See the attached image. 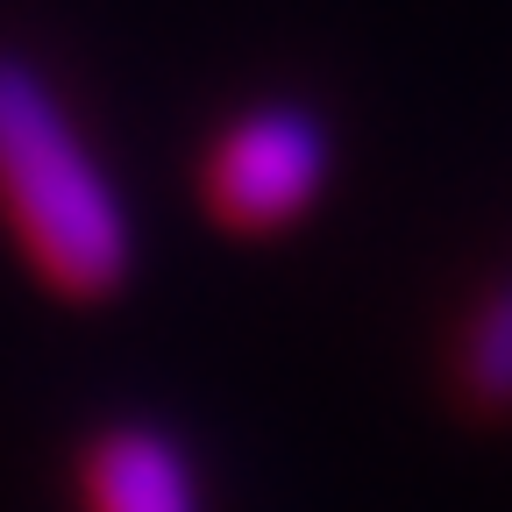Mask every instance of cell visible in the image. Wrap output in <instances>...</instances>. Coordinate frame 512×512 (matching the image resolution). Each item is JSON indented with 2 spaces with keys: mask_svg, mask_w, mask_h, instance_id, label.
<instances>
[{
  "mask_svg": "<svg viewBox=\"0 0 512 512\" xmlns=\"http://www.w3.org/2000/svg\"><path fill=\"white\" fill-rule=\"evenodd\" d=\"M86 512H200L185 448L157 427H107L86 448Z\"/></svg>",
  "mask_w": 512,
  "mask_h": 512,
  "instance_id": "obj_3",
  "label": "cell"
},
{
  "mask_svg": "<svg viewBox=\"0 0 512 512\" xmlns=\"http://www.w3.org/2000/svg\"><path fill=\"white\" fill-rule=\"evenodd\" d=\"M456 392L470 413H512V278L484 292L456 349Z\"/></svg>",
  "mask_w": 512,
  "mask_h": 512,
  "instance_id": "obj_4",
  "label": "cell"
},
{
  "mask_svg": "<svg viewBox=\"0 0 512 512\" xmlns=\"http://www.w3.org/2000/svg\"><path fill=\"white\" fill-rule=\"evenodd\" d=\"M0 207L29 264L72 299L128 278V207L22 57H0Z\"/></svg>",
  "mask_w": 512,
  "mask_h": 512,
  "instance_id": "obj_1",
  "label": "cell"
},
{
  "mask_svg": "<svg viewBox=\"0 0 512 512\" xmlns=\"http://www.w3.org/2000/svg\"><path fill=\"white\" fill-rule=\"evenodd\" d=\"M328 185V136L320 121L292 100L249 107L207 157V207L221 228L271 235L313 207V192Z\"/></svg>",
  "mask_w": 512,
  "mask_h": 512,
  "instance_id": "obj_2",
  "label": "cell"
}]
</instances>
